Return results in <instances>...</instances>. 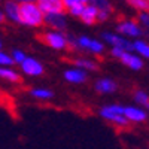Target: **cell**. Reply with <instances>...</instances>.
Returning a JSON list of instances; mask_svg holds the SVG:
<instances>
[{
  "instance_id": "6da1fadb",
  "label": "cell",
  "mask_w": 149,
  "mask_h": 149,
  "mask_svg": "<svg viewBox=\"0 0 149 149\" xmlns=\"http://www.w3.org/2000/svg\"><path fill=\"white\" fill-rule=\"evenodd\" d=\"M67 42H69V46L67 49L74 54H90L93 57H102L104 52H106V45L98 40V39H94V37H90V36H70L67 34Z\"/></svg>"
},
{
  "instance_id": "7a4b0ae2",
  "label": "cell",
  "mask_w": 149,
  "mask_h": 149,
  "mask_svg": "<svg viewBox=\"0 0 149 149\" xmlns=\"http://www.w3.org/2000/svg\"><path fill=\"white\" fill-rule=\"evenodd\" d=\"M98 116L109 122L112 127H115L118 130H125L130 128L128 121L124 116V104L119 103H109L103 104L98 109Z\"/></svg>"
},
{
  "instance_id": "3957f363",
  "label": "cell",
  "mask_w": 149,
  "mask_h": 149,
  "mask_svg": "<svg viewBox=\"0 0 149 149\" xmlns=\"http://www.w3.org/2000/svg\"><path fill=\"white\" fill-rule=\"evenodd\" d=\"M18 24H22L26 27H33V29L40 27L43 26V12L39 9V6L36 3H21Z\"/></svg>"
},
{
  "instance_id": "277c9868",
  "label": "cell",
  "mask_w": 149,
  "mask_h": 149,
  "mask_svg": "<svg viewBox=\"0 0 149 149\" xmlns=\"http://www.w3.org/2000/svg\"><path fill=\"white\" fill-rule=\"evenodd\" d=\"M110 55L119 60L124 66L133 72H140L145 69V60L131 51H124V49H119V48H110Z\"/></svg>"
},
{
  "instance_id": "5b68a950",
  "label": "cell",
  "mask_w": 149,
  "mask_h": 149,
  "mask_svg": "<svg viewBox=\"0 0 149 149\" xmlns=\"http://www.w3.org/2000/svg\"><path fill=\"white\" fill-rule=\"evenodd\" d=\"M39 39L43 45L54 49V51H67V46H69L67 34L63 31H54V30L42 31L39 34Z\"/></svg>"
},
{
  "instance_id": "8992f818",
  "label": "cell",
  "mask_w": 149,
  "mask_h": 149,
  "mask_svg": "<svg viewBox=\"0 0 149 149\" xmlns=\"http://www.w3.org/2000/svg\"><path fill=\"white\" fill-rule=\"evenodd\" d=\"M116 33L125 37L128 40L142 39V36H146V31L139 26L134 19H122L116 24Z\"/></svg>"
},
{
  "instance_id": "52a82bcc",
  "label": "cell",
  "mask_w": 149,
  "mask_h": 149,
  "mask_svg": "<svg viewBox=\"0 0 149 149\" xmlns=\"http://www.w3.org/2000/svg\"><path fill=\"white\" fill-rule=\"evenodd\" d=\"M19 73H22L27 78H40L45 74V66L42 61H39L34 57L27 55L19 64Z\"/></svg>"
},
{
  "instance_id": "ba28073f",
  "label": "cell",
  "mask_w": 149,
  "mask_h": 149,
  "mask_svg": "<svg viewBox=\"0 0 149 149\" xmlns=\"http://www.w3.org/2000/svg\"><path fill=\"white\" fill-rule=\"evenodd\" d=\"M102 42L110 48H119V49H124V51H131V40L122 37L116 31H103Z\"/></svg>"
},
{
  "instance_id": "9c48e42d",
  "label": "cell",
  "mask_w": 149,
  "mask_h": 149,
  "mask_svg": "<svg viewBox=\"0 0 149 149\" xmlns=\"http://www.w3.org/2000/svg\"><path fill=\"white\" fill-rule=\"evenodd\" d=\"M124 116L130 125H140V124H145L148 121V110L136 104H124Z\"/></svg>"
},
{
  "instance_id": "30bf717a",
  "label": "cell",
  "mask_w": 149,
  "mask_h": 149,
  "mask_svg": "<svg viewBox=\"0 0 149 149\" xmlns=\"http://www.w3.org/2000/svg\"><path fill=\"white\" fill-rule=\"evenodd\" d=\"M93 86H94V91L97 94H100V95H112V94L118 93V90H119V84L115 79L109 78V76L97 78L94 81Z\"/></svg>"
},
{
  "instance_id": "8fae6325",
  "label": "cell",
  "mask_w": 149,
  "mask_h": 149,
  "mask_svg": "<svg viewBox=\"0 0 149 149\" xmlns=\"http://www.w3.org/2000/svg\"><path fill=\"white\" fill-rule=\"evenodd\" d=\"M88 5L97 10V22H104L113 14V6L109 0H88Z\"/></svg>"
},
{
  "instance_id": "7c38bea8",
  "label": "cell",
  "mask_w": 149,
  "mask_h": 149,
  "mask_svg": "<svg viewBox=\"0 0 149 149\" xmlns=\"http://www.w3.org/2000/svg\"><path fill=\"white\" fill-rule=\"evenodd\" d=\"M43 24L49 27V30L54 31H66L67 29V17L66 14H48L43 15Z\"/></svg>"
},
{
  "instance_id": "4fadbf2b",
  "label": "cell",
  "mask_w": 149,
  "mask_h": 149,
  "mask_svg": "<svg viewBox=\"0 0 149 149\" xmlns=\"http://www.w3.org/2000/svg\"><path fill=\"white\" fill-rule=\"evenodd\" d=\"M63 79L66 82L72 84V85H82L85 82H88L90 74L84 70H81V69H78V67L72 66V67H67L63 72Z\"/></svg>"
},
{
  "instance_id": "5bb4252c",
  "label": "cell",
  "mask_w": 149,
  "mask_h": 149,
  "mask_svg": "<svg viewBox=\"0 0 149 149\" xmlns=\"http://www.w3.org/2000/svg\"><path fill=\"white\" fill-rule=\"evenodd\" d=\"M72 66L86 72L88 74L93 72H98V69H100V64H98V61L95 58L85 57V55H76L72 60Z\"/></svg>"
},
{
  "instance_id": "9a60e30c",
  "label": "cell",
  "mask_w": 149,
  "mask_h": 149,
  "mask_svg": "<svg viewBox=\"0 0 149 149\" xmlns=\"http://www.w3.org/2000/svg\"><path fill=\"white\" fill-rule=\"evenodd\" d=\"M36 5L39 6V9L43 12V15L48 14H63L64 10V5L63 0H37Z\"/></svg>"
},
{
  "instance_id": "2e32d148",
  "label": "cell",
  "mask_w": 149,
  "mask_h": 149,
  "mask_svg": "<svg viewBox=\"0 0 149 149\" xmlns=\"http://www.w3.org/2000/svg\"><path fill=\"white\" fill-rule=\"evenodd\" d=\"M29 94L31 98L40 103H48L54 98V91L51 88H46V86H31L29 90Z\"/></svg>"
},
{
  "instance_id": "e0dca14e",
  "label": "cell",
  "mask_w": 149,
  "mask_h": 149,
  "mask_svg": "<svg viewBox=\"0 0 149 149\" xmlns=\"http://www.w3.org/2000/svg\"><path fill=\"white\" fill-rule=\"evenodd\" d=\"M0 81L12 84V85H18V84L22 82L21 73L14 66H10V67H0Z\"/></svg>"
},
{
  "instance_id": "ac0fdd59",
  "label": "cell",
  "mask_w": 149,
  "mask_h": 149,
  "mask_svg": "<svg viewBox=\"0 0 149 149\" xmlns=\"http://www.w3.org/2000/svg\"><path fill=\"white\" fill-rule=\"evenodd\" d=\"M3 15L5 19H9L10 22L18 24V15H19V3L14 2V0H6L3 3Z\"/></svg>"
},
{
  "instance_id": "d6986e66",
  "label": "cell",
  "mask_w": 149,
  "mask_h": 149,
  "mask_svg": "<svg viewBox=\"0 0 149 149\" xmlns=\"http://www.w3.org/2000/svg\"><path fill=\"white\" fill-rule=\"evenodd\" d=\"M131 52L139 55L140 58L146 60L149 57V45L145 39H134L131 40Z\"/></svg>"
},
{
  "instance_id": "ffe728a7",
  "label": "cell",
  "mask_w": 149,
  "mask_h": 149,
  "mask_svg": "<svg viewBox=\"0 0 149 149\" xmlns=\"http://www.w3.org/2000/svg\"><path fill=\"white\" fill-rule=\"evenodd\" d=\"M131 98H133V103H134L136 106H139V107L148 110V107H149V94H148L145 90L136 88V90L133 91V94H131Z\"/></svg>"
},
{
  "instance_id": "44dd1931",
  "label": "cell",
  "mask_w": 149,
  "mask_h": 149,
  "mask_svg": "<svg viewBox=\"0 0 149 149\" xmlns=\"http://www.w3.org/2000/svg\"><path fill=\"white\" fill-rule=\"evenodd\" d=\"M79 18H81V21L84 24H86V26H93V24H95L97 22V10H95V8H93L91 5H86L82 9Z\"/></svg>"
},
{
  "instance_id": "7402d4cb",
  "label": "cell",
  "mask_w": 149,
  "mask_h": 149,
  "mask_svg": "<svg viewBox=\"0 0 149 149\" xmlns=\"http://www.w3.org/2000/svg\"><path fill=\"white\" fill-rule=\"evenodd\" d=\"M10 55V60H12V63H14V66H19L22 63V60L27 57V54L22 51V49H12V51L9 52Z\"/></svg>"
},
{
  "instance_id": "603a6c76",
  "label": "cell",
  "mask_w": 149,
  "mask_h": 149,
  "mask_svg": "<svg viewBox=\"0 0 149 149\" xmlns=\"http://www.w3.org/2000/svg\"><path fill=\"white\" fill-rule=\"evenodd\" d=\"M127 3L139 12H148L149 9V2L148 0H127Z\"/></svg>"
},
{
  "instance_id": "cb8c5ba5",
  "label": "cell",
  "mask_w": 149,
  "mask_h": 149,
  "mask_svg": "<svg viewBox=\"0 0 149 149\" xmlns=\"http://www.w3.org/2000/svg\"><path fill=\"white\" fill-rule=\"evenodd\" d=\"M64 10H69L72 8H84L88 5V0H63Z\"/></svg>"
},
{
  "instance_id": "d4e9b609",
  "label": "cell",
  "mask_w": 149,
  "mask_h": 149,
  "mask_svg": "<svg viewBox=\"0 0 149 149\" xmlns=\"http://www.w3.org/2000/svg\"><path fill=\"white\" fill-rule=\"evenodd\" d=\"M136 19H137L136 22H137L139 26L146 31V30H148V26H149V17H148V12H139V15H137V18H136Z\"/></svg>"
},
{
  "instance_id": "484cf974",
  "label": "cell",
  "mask_w": 149,
  "mask_h": 149,
  "mask_svg": "<svg viewBox=\"0 0 149 149\" xmlns=\"http://www.w3.org/2000/svg\"><path fill=\"white\" fill-rule=\"evenodd\" d=\"M10 66H14V63L10 60L9 52H5L3 49H0V67H10Z\"/></svg>"
},
{
  "instance_id": "4316f807",
  "label": "cell",
  "mask_w": 149,
  "mask_h": 149,
  "mask_svg": "<svg viewBox=\"0 0 149 149\" xmlns=\"http://www.w3.org/2000/svg\"><path fill=\"white\" fill-rule=\"evenodd\" d=\"M14 2H17V3H36L37 0H14Z\"/></svg>"
},
{
  "instance_id": "83f0119b",
  "label": "cell",
  "mask_w": 149,
  "mask_h": 149,
  "mask_svg": "<svg viewBox=\"0 0 149 149\" xmlns=\"http://www.w3.org/2000/svg\"><path fill=\"white\" fill-rule=\"evenodd\" d=\"M6 19H5V15H3V10H2V8H0V24H3Z\"/></svg>"
},
{
  "instance_id": "f1b7e54d",
  "label": "cell",
  "mask_w": 149,
  "mask_h": 149,
  "mask_svg": "<svg viewBox=\"0 0 149 149\" xmlns=\"http://www.w3.org/2000/svg\"><path fill=\"white\" fill-rule=\"evenodd\" d=\"M2 46H3V43H2V40H0V49H2Z\"/></svg>"
},
{
  "instance_id": "f546056e",
  "label": "cell",
  "mask_w": 149,
  "mask_h": 149,
  "mask_svg": "<svg viewBox=\"0 0 149 149\" xmlns=\"http://www.w3.org/2000/svg\"><path fill=\"white\" fill-rule=\"evenodd\" d=\"M0 97H2V91H0Z\"/></svg>"
}]
</instances>
